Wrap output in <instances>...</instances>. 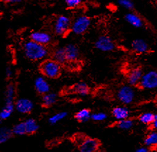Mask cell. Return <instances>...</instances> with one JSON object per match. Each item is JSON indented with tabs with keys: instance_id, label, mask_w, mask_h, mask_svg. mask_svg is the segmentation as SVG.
<instances>
[{
	"instance_id": "obj_13",
	"label": "cell",
	"mask_w": 157,
	"mask_h": 152,
	"mask_svg": "<svg viewBox=\"0 0 157 152\" xmlns=\"http://www.w3.org/2000/svg\"><path fill=\"white\" fill-rule=\"evenodd\" d=\"M35 88L38 93L44 95L48 93L50 90V86L47 80L42 76L37 77L35 80Z\"/></svg>"
},
{
	"instance_id": "obj_33",
	"label": "cell",
	"mask_w": 157,
	"mask_h": 152,
	"mask_svg": "<svg viewBox=\"0 0 157 152\" xmlns=\"http://www.w3.org/2000/svg\"><path fill=\"white\" fill-rule=\"evenodd\" d=\"M12 75H13V71H12V70L11 69V68L8 67L6 69V76L8 78H10L12 77Z\"/></svg>"
},
{
	"instance_id": "obj_27",
	"label": "cell",
	"mask_w": 157,
	"mask_h": 152,
	"mask_svg": "<svg viewBox=\"0 0 157 152\" xmlns=\"http://www.w3.org/2000/svg\"><path fill=\"white\" fill-rule=\"evenodd\" d=\"M11 132H12L13 135H19V136H21V135H26L24 123L21 122L14 125L12 128V130H11Z\"/></svg>"
},
{
	"instance_id": "obj_30",
	"label": "cell",
	"mask_w": 157,
	"mask_h": 152,
	"mask_svg": "<svg viewBox=\"0 0 157 152\" xmlns=\"http://www.w3.org/2000/svg\"><path fill=\"white\" fill-rule=\"evenodd\" d=\"M106 118V114L103 112L95 113L91 115V119H92L94 121H96V122H101V121L105 120Z\"/></svg>"
},
{
	"instance_id": "obj_23",
	"label": "cell",
	"mask_w": 157,
	"mask_h": 152,
	"mask_svg": "<svg viewBox=\"0 0 157 152\" xmlns=\"http://www.w3.org/2000/svg\"><path fill=\"white\" fill-rule=\"evenodd\" d=\"M14 109H15V106H14V104H9L5 103V105L2 108V110L0 112V118L2 120H6L9 118L13 113Z\"/></svg>"
},
{
	"instance_id": "obj_17",
	"label": "cell",
	"mask_w": 157,
	"mask_h": 152,
	"mask_svg": "<svg viewBox=\"0 0 157 152\" xmlns=\"http://www.w3.org/2000/svg\"><path fill=\"white\" fill-rule=\"evenodd\" d=\"M125 19L130 25L135 28H141L144 24L142 19L135 13H128L125 16Z\"/></svg>"
},
{
	"instance_id": "obj_5",
	"label": "cell",
	"mask_w": 157,
	"mask_h": 152,
	"mask_svg": "<svg viewBox=\"0 0 157 152\" xmlns=\"http://www.w3.org/2000/svg\"><path fill=\"white\" fill-rule=\"evenodd\" d=\"M139 86L144 89L157 88V71L149 70L143 73Z\"/></svg>"
},
{
	"instance_id": "obj_25",
	"label": "cell",
	"mask_w": 157,
	"mask_h": 152,
	"mask_svg": "<svg viewBox=\"0 0 157 152\" xmlns=\"http://www.w3.org/2000/svg\"><path fill=\"white\" fill-rule=\"evenodd\" d=\"M12 135L11 130H9L6 127L0 128V144L5 143L8 141L12 136Z\"/></svg>"
},
{
	"instance_id": "obj_32",
	"label": "cell",
	"mask_w": 157,
	"mask_h": 152,
	"mask_svg": "<svg viewBox=\"0 0 157 152\" xmlns=\"http://www.w3.org/2000/svg\"><path fill=\"white\" fill-rule=\"evenodd\" d=\"M65 3L68 8L75 9L81 5L82 1H80V0H66Z\"/></svg>"
},
{
	"instance_id": "obj_3",
	"label": "cell",
	"mask_w": 157,
	"mask_h": 152,
	"mask_svg": "<svg viewBox=\"0 0 157 152\" xmlns=\"http://www.w3.org/2000/svg\"><path fill=\"white\" fill-rule=\"evenodd\" d=\"M71 21L66 16H57L54 22L53 30L54 33L59 36H64L71 30Z\"/></svg>"
},
{
	"instance_id": "obj_8",
	"label": "cell",
	"mask_w": 157,
	"mask_h": 152,
	"mask_svg": "<svg viewBox=\"0 0 157 152\" xmlns=\"http://www.w3.org/2000/svg\"><path fill=\"white\" fill-rule=\"evenodd\" d=\"M94 47L99 51L108 52L114 50L116 45L111 37L107 35H101L95 41Z\"/></svg>"
},
{
	"instance_id": "obj_6",
	"label": "cell",
	"mask_w": 157,
	"mask_h": 152,
	"mask_svg": "<svg viewBox=\"0 0 157 152\" xmlns=\"http://www.w3.org/2000/svg\"><path fill=\"white\" fill-rule=\"evenodd\" d=\"M116 97L122 104H130L134 101L135 92L130 85H123L118 89Z\"/></svg>"
},
{
	"instance_id": "obj_10",
	"label": "cell",
	"mask_w": 157,
	"mask_h": 152,
	"mask_svg": "<svg viewBox=\"0 0 157 152\" xmlns=\"http://www.w3.org/2000/svg\"><path fill=\"white\" fill-rule=\"evenodd\" d=\"M30 40L39 44L46 46L52 42V36L49 33L47 32H33L30 34Z\"/></svg>"
},
{
	"instance_id": "obj_2",
	"label": "cell",
	"mask_w": 157,
	"mask_h": 152,
	"mask_svg": "<svg viewBox=\"0 0 157 152\" xmlns=\"http://www.w3.org/2000/svg\"><path fill=\"white\" fill-rule=\"evenodd\" d=\"M40 72L44 77L50 79L57 78L61 75V65L53 59H47L40 64Z\"/></svg>"
},
{
	"instance_id": "obj_1",
	"label": "cell",
	"mask_w": 157,
	"mask_h": 152,
	"mask_svg": "<svg viewBox=\"0 0 157 152\" xmlns=\"http://www.w3.org/2000/svg\"><path fill=\"white\" fill-rule=\"evenodd\" d=\"M23 51L25 56L31 61L42 60L48 54V49L46 46L37 44L32 40L25 42Z\"/></svg>"
},
{
	"instance_id": "obj_31",
	"label": "cell",
	"mask_w": 157,
	"mask_h": 152,
	"mask_svg": "<svg viewBox=\"0 0 157 152\" xmlns=\"http://www.w3.org/2000/svg\"><path fill=\"white\" fill-rule=\"evenodd\" d=\"M118 4L121 7L128 9V10H130V9L134 8V4H133L132 1H130V0H119L118 2Z\"/></svg>"
},
{
	"instance_id": "obj_9",
	"label": "cell",
	"mask_w": 157,
	"mask_h": 152,
	"mask_svg": "<svg viewBox=\"0 0 157 152\" xmlns=\"http://www.w3.org/2000/svg\"><path fill=\"white\" fill-rule=\"evenodd\" d=\"M15 109L20 113L28 114L33 109V103L31 100L25 98L18 99L14 103Z\"/></svg>"
},
{
	"instance_id": "obj_37",
	"label": "cell",
	"mask_w": 157,
	"mask_h": 152,
	"mask_svg": "<svg viewBox=\"0 0 157 152\" xmlns=\"http://www.w3.org/2000/svg\"><path fill=\"white\" fill-rule=\"evenodd\" d=\"M2 123V119H1V118H0V123Z\"/></svg>"
},
{
	"instance_id": "obj_4",
	"label": "cell",
	"mask_w": 157,
	"mask_h": 152,
	"mask_svg": "<svg viewBox=\"0 0 157 152\" xmlns=\"http://www.w3.org/2000/svg\"><path fill=\"white\" fill-rule=\"evenodd\" d=\"M90 25V17L85 15L79 16L71 23V30L75 35H82L89 29Z\"/></svg>"
},
{
	"instance_id": "obj_16",
	"label": "cell",
	"mask_w": 157,
	"mask_h": 152,
	"mask_svg": "<svg viewBox=\"0 0 157 152\" xmlns=\"http://www.w3.org/2000/svg\"><path fill=\"white\" fill-rule=\"evenodd\" d=\"M130 111L125 106H117L112 110V116L118 121L127 119L129 117Z\"/></svg>"
},
{
	"instance_id": "obj_12",
	"label": "cell",
	"mask_w": 157,
	"mask_h": 152,
	"mask_svg": "<svg viewBox=\"0 0 157 152\" xmlns=\"http://www.w3.org/2000/svg\"><path fill=\"white\" fill-rule=\"evenodd\" d=\"M67 62L75 63L80 56L79 49L75 44H68L64 47Z\"/></svg>"
},
{
	"instance_id": "obj_15",
	"label": "cell",
	"mask_w": 157,
	"mask_h": 152,
	"mask_svg": "<svg viewBox=\"0 0 157 152\" xmlns=\"http://www.w3.org/2000/svg\"><path fill=\"white\" fill-rule=\"evenodd\" d=\"M132 49L137 54H144L149 51V45L142 39L133 40L131 43Z\"/></svg>"
},
{
	"instance_id": "obj_26",
	"label": "cell",
	"mask_w": 157,
	"mask_h": 152,
	"mask_svg": "<svg viewBox=\"0 0 157 152\" xmlns=\"http://www.w3.org/2000/svg\"><path fill=\"white\" fill-rule=\"evenodd\" d=\"M154 114L151 112H146L142 113L139 117V120L144 125L151 124L154 119Z\"/></svg>"
},
{
	"instance_id": "obj_36",
	"label": "cell",
	"mask_w": 157,
	"mask_h": 152,
	"mask_svg": "<svg viewBox=\"0 0 157 152\" xmlns=\"http://www.w3.org/2000/svg\"><path fill=\"white\" fill-rule=\"evenodd\" d=\"M21 1H17V0H9V1H6V3H9V4H17V3H18V2H20Z\"/></svg>"
},
{
	"instance_id": "obj_18",
	"label": "cell",
	"mask_w": 157,
	"mask_h": 152,
	"mask_svg": "<svg viewBox=\"0 0 157 152\" xmlns=\"http://www.w3.org/2000/svg\"><path fill=\"white\" fill-rule=\"evenodd\" d=\"M25 125L26 135H33L36 132L39 128L37 121L33 118H28V119L23 121Z\"/></svg>"
},
{
	"instance_id": "obj_35",
	"label": "cell",
	"mask_w": 157,
	"mask_h": 152,
	"mask_svg": "<svg viewBox=\"0 0 157 152\" xmlns=\"http://www.w3.org/2000/svg\"><path fill=\"white\" fill-rule=\"evenodd\" d=\"M135 152H150V151L147 147H140Z\"/></svg>"
},
{
	"instance_id": "obj_28",
	"label": "cell",
	"mask_w": 157,
	"mask_h": 152,
	"mask_svg": "<svg viewBox=\"0 0 157 152\" xmlns=\"http://www.w3.org/2000/svg\"><path fill=\"white\" fill-rule=\"evenodd\" d=\"M134 125V123L131 119H129V118H127V119H124L122 120L118 121V127L120 128L121 130H128L131 129L132 127Z\"/></svg>"
},
{
	"instance_id": "obj_21",
	"label": "cell",
	"mask_w": 157,
	"mask_h": 152,
	"mask_svg": "<svg viewBox=\"0 0 157 152\" xmlns=\"http://www.w3.org/2000/svg\"><path fill=\"white\" fill-rule=\"evenodd\" d=\"M91 112L87 108H83L78 111L75 114V118L80 123H85L91 118Z\"/></svg>"
},
{
	"instance_id": "obj_24",
	"label": "cell",
	"mask_w": 157,
	"mask_h": 152,
	"mask_svg": "<svg viewBox=\"0 0 157 152\" xmlns=\"http://www.w3.org/2000/svg\"><path fill=\"white\" fill-rule=\"evenodd\" d=\"M144 144L147 147L157 146V131H153L149 133L144 139Z\"/></svg>"
},
{
	"instance_id": "obj_14",
	"label": "cell",
	"mask_w": 157,
	"mask_h": 152,
	"mask_svg": "<svg viewBox=\"0 0 157 152\" xmlns=\"http://www.w3.org/2000/svg\"><path fill=\"white\" fill-rule=\"evenodd\" d=\"M90 89L87 83L84 82H79L75 83L71 87L70 92L71 93H74L80 95V96H86L90 93Z\"/></svg>"
},
{
	"instance_id": "obj_20",
	"label": "cell",
	"mask_w": 157,
	"mask_h": 152,
	"mask_svg": "<svg viewBox=\"0 0 157 152\" xmlns=\"http://www.w3.org/2000/svg\"><path fill=\"white\" fill-rule=\"evenodd\" d=\"M56 99L57 96L56 94L48 92V93L44 94L43 97H42V105H43L44 107H50V106L54 105V104L56 103Z\"/></svg>"
},
{
	"instance_id": "obj_7",
	"label": "cell",
	"mask_w": 157,
	"mask_h": 152,
	"mask_svg": "<svg viewBox=\"0 0 157 152\" xmlns=\"http://www.w3.org/2000/svg\"><path fill=\"white\" fill-rule=\"evenodd\" d=\"M78 142L80 152H96L99 148L98 140L90 137H81Z\"/></svg>"
},
{
	"instance_id": "obj_34",
	"label": "cell",
	"mask_w": 157,
	"mask_h": 152,
	"mask_svg": "<svg viewBox=\"0 0 157 152\" xmlns=\"http://www.w3.org/2000/svg\"><path fill=\"white\" fill-rule=\"evenodd\" d=\"M151 124H152V126L154 127V129L156 131H157V114L154 116V119Z\"/></svg>"
},
{
	"instance_id": "obj_11",
	"label": "cell",
	"mask_w": 157,
	"mask_h": 152,
	"mask_svg": "<svg viewBox=\"0 0 157 152\" xmlns=\"http://www.w3.org/2000/svg\"><path fill=\"white\" fill-rule=\"evenodd\" d=\"M143 73V71L140 68H135L130 70L127 76L128 82L130 85V86L139 85Z\"/></svg>"
},
{
	"instance_id": "obj_19",
	"label": "cell",
	"mask_w": 157,
	"mask_h": 152,
	"mask_svg": "<svg viewBox=\"0 0 157 152\" xmlns=\"http://www.w3.org/2000/svg\"><path fill=\"white\" fill-rule=\"evenodd\" d=\"M53 60L58 63L64 64L67 62L64 47H59L56 48L53 52Z\"/></svg>"
},
{
	"instance_id": "obj_22",
	"label": "cell",
	"mask_w": 157,
	"mask_h": 152,
	"mask_svg": "<svg viewBox=\"0 0 157 152\" xmlns=\"http://www.w3.org/2000/svg\"><path fill=\"white\" fill-rule=\"evenodd\" d=\"M16 88L14 85L11 83L6 87L5 92V103L14 104V98H15Z\"/></svg>"
},
{
	"instance_id": "obj_29",
	"label": "cell",
	"mask_w": 157,
	"mask_h": 152,
	"mask_svg": "<svg viewBox=\"0 0 157 152\" xmlns=\"http://www.w3.org/2000/svg\"><path fill=\"white\" fill-rule=\"evenodd\" d=\"M66 116H67V113L66 112H59L56 114H54L53 116L49 118V122L52 125L56 124V123H59V121L64 119Z\"/></svg>"
}]
</instances>
